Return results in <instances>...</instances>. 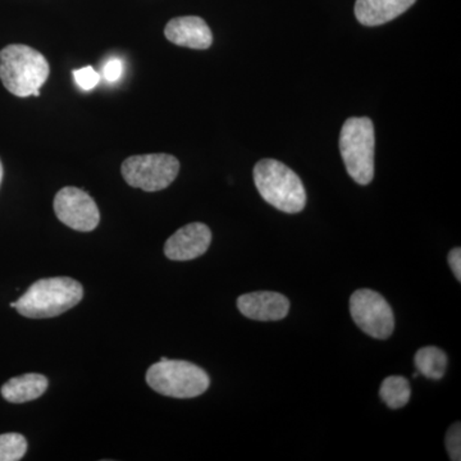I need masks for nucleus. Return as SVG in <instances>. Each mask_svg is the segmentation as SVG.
<instances>
[{
	"label": "nucleus",
	"mask_w": 461,
	"mask_h": 461,
	"mask_svg": "<svg viewBox=\"0 0 461 461\" xmlns=\"http://www.w3.org/2000/svg\"><path fill=\"white\" fill-rule=\"evenodd\" d=\"M238 308L249 320L275 321L287 317L290 302L282 294L257 291L240 296Z\"/></svg>",
	"instance_id": "nucleus-10"
},
{
	"label": "nucleus",
	"mask_w": 461,
	"mask_h": 461,
	"mask_svg": "<svg viewBox=\"0 0 461 461\" xmlns=\"http://www.w3.org/2000/svg\"><path fill=\"white\" fill-rule=\"evenodd\" d=\"M415 366L420 375L429 379L444 378L447 369V355L436 346H426L415 354Z\"/></svg>",
	"instance_id": "nucleus-14"
},
{
	"label": "nucleus",
	"mask_w": 461,
	"mask_h": 461,
	"mask_svg": "<svg viewBox=\"0 0 461 461\" xmlns=\"http://www.w3.org/2000/svg\"><path fill=\"white\" fill-rule=\"evenodd\" d=\"M417 0H357L355 16L364 26H381L402 16Z\"/></svg>",
	"instance_id": "nucleus-12"
},
{
	"label": "nucleus",
	"mask_w": 461,
	"mask_h": 461,
	"mask_svg": "<svg viewBox=\"0 0 461 461\" xmlns=\"http://www.w3.org/2000/svg\"><path fill=\"white\" fill-rule=\"evenodd\" d=\"M27 441L20 433L0 435V461H18L25 456Z\"/></svg>",
	"instance_id": "nucleus-16"
},
{
	"label": "nucleus",
	"mask_w": 461,
	"mask_h": 461,
	"mask_svg": "<svg viewBox=\"0 0 461 461\" xmlns=\"http://www.w3.org/2000/svg\"><path fill=\"white\" fill-rule=\"evenodd\" d=\"M165 35L173 44L190 50H208L213 42L211 29L196 16L173 18L167 23Z\"/></svg>",
	"instance_id": "nucleus-11"
},
{
	"label": "nucleus",
	"mask_w": 461,
	"mask_h": 461,
	"mask_svg": "<svg viewBox=\"0 0 461 461\" xmlns=\"http://www.w3.org/2000/svg\"><path fill=\"white\" fill-rule=\"evenodd\" d=\"M54 212L67 227L80 232H90L98 227V205L86 191L77 187H63L54 198Z\"/></svg>",
	"instance_id": "nucleus-8"
},
{
	"label": "nucleus",
	"mask_w": 461,
	"mask_h": 461,
	"mask_svg": "<svg viewBox=\"0 0 461 461\" xmlns=\"http://www.w3.org/2000/svg\"><path fill=\"white\" fill-rule=\"evenodd\" d=\"M180 162L169 154H147L127 158L122 163L124 181L135 189L154 193L165 190L177 177Z\"/></svg>",
	"instance_id": "nucleus-6"
},
{
	"label": "nucleus",
	"mask_w": 461,
	"mask_h": 461,
	"mask_svg": "<svg viewBox=\"0 0 461 461\" xmlns=\"http://www.w3.org/2000/svg\"><path fill=\"white\" fill-rule=\"evenodd\" d=\"M2 180H3V166H2V162H0V184H2Z\"/></svg>",
	"instance_id": "nucleus-21"
},
{
	"label": "nucleus",
	"mask_w": 461,
	"mask_h": 461,
	"mask_svg": "<svg viewBox=\"0 0 461 461\" xmlns=\"http://www.w3.org/2000/svg\"><path fill=\"white\" fill-rule=\"evenodd\" d=\"M48 378L38 373L14 377L5 382L2 387V396L12 403H23L32 402L44 395L48 390Z\"/></svg>",
	"instance_id": "nucleus-13"
},
{
	"label": "nucleus",
	"mask_w": 461,
	"mask_h": 461,
	"mask_svg": "<svg viewBox=\"0 0 461 461\" xmlns=\"http://www.w3.org/2000/svg\"><path fill=\"white\" fill-rule=\"evenodd\" d=\"M446 448H447L451 460H461V427L459 421L454 423L446 433Z\"/></svg>",
	"instance_id": "nucleus-17"
},
{
	"label": "nucleus",
	"mask_w": 461,
	"mask_h": 461,
	"mask_svg": "<svg viewBox=\"0 0 461 461\" xmlns=\"http://www.w3.org/2000/svg\"><path fill=\"white\" fill-rule=\"evenodd\" d=\"M212 242L211 229L204 223L187 224L167 240L165 254L175 262H187L206 253Z\"/></svg>",
	"instance_id": "nucleus-9"
},
{
	"label": "nucleus",
	"mask_w": 461,
	"mask_h": 461,
	"mask_svg": "<svg viewBox=\"0 0 461 461\" xmlns=\"http://www.w3.org/2000/svg\"><path fill=\"white\" fill-rule=\"evenodd\" d=\"M84 287L69 277L36 281L16 302V311L32 320L58 317L83 300Z\"/></svg>",
	"instance_id": "nucleus-1"
},
{
	"label": "nucleus",
	"mask_w": 461,
	"mask_h": 461,
	"mask_svg": "<svg viewBox=\"0 0 461 461\" xmlns=\"http://www.w3.org/2000/svg\"><path fill=\"white\" fill-rule=\"evenodd\" d=\"M254 182L260 196L285 213H300L306 205L304 185L293 169L276 159H262L254 167Z\"/></svg>",
	"instance_id": "nucleus-3"
},
{
	"label": "nucleus",
	"mask_w": 461,
	"mask_h": 461,
	"mask_svg": "<svg viewBox=\"0 0 461 461\" xmlns=\"http://www.w3.org/2000/svg\"><path fill=\"white\" fill-rule=\"evenodd\" d=\"M350 313L357 326L371 338L387 339L395 330L393 308L381 294L368 288L351 295Z\"/></svg>",
	"instance_id": "nucleus-7"
},
{
	"label": "nucleus",
	"mask_w": 461,
	"mask_h": 461,
	"mask_svg": "<svg viewBox=\"0 0 461 461\" xmlns=\"http://www.w3.org/2000/svg\"><path fill=\"white\" fill-rule=\"evenodd\" d=\"M122 72V60L118 59V58L109 59L108 62L105 63L104 68H103V75H104V78L108 83H115V81L120 80Z\"/></svg>",
	"instance_id": "nucleus-19"
},
{
	"label": "nucleus",
	"mask_w": 461,
	"mask_h": 461,
	"mask_svg": "<svg viewBox=\"0 0 461 461\" xmlns=\"http://www.w3.org/2000/svg\"><path fill=\"white\" fill-rule=\"evenodd\" d=\"M375 126L371 118H348L339 135V150L348 176L357 184H371L375 177Z\"/></svg>",
	"instance_id": "nucleus-4"
},
{
	"label": "nucleus",
	"mask_w": 461,
	"mask_h": 461,
	"mask_svg": "<svg viewBox=\"0 0 461 461\" xmlns=\"http://www.w3.org/2000/svg\"><path fill=\"white\" fill-rule=\"evenodd\" d=\"M379 396L388 408L402 409L411 400V384L402 375H391L382 382Z\"/></svg>",
	"instance_id": "nucleus-15"
},
{
	"label": "nucleus",
	"mask_w": 461,
	"mask_h": 461,
	"mask_svg": "<svg viewBox=\"0 0 461 461\" xmlns=\"http://www.w3.org/2000/svg\"><path fill=\"white\" fill-rule=\"evenodd\" d=\"M448 266L457 281H461V249L455 248L448 254Z\"/></svg>",
	"instance_id": "nucleus-20"
},
{
	"label": "nucleus",
	"mask_w": 461,
	"mask_h": 461,
	"mask_svg": "<svg viewBox=\"0 0 461 461\" xmlns=\"http://www.w3.org/2000/svg\"><path fill=\"white\" fill-rule=\"evenodd\" d=\"M50 74L47 58L32 47L12 44L0 50V80L18 98H27L41 90Z\"/></svg>",
	"instance_id": "nucleus-2"
},
{
	"label": "nucleus",
	"mask_w": 461,
	"mask_h": 461,
	"mask_svg": "<svg viewBox=\"0 0 461 461\" xmlns=\"http://www.w3.org/2000/svg\"><path fill=\"white\" fill-rule=\"evenodd\" d=\"M76 84L83 90H93L99 84L100 75L93 67L87 66L74 71Z\"/></svg>",
	"instance_id": "nucleus-18"
},
{
	"label": "nucleus",
	"mask_w": 461,
	"mask_h": 461,
	"mask_svg": "<svg viewBox=\"0 0 461 461\" xmlns=\"http://www.w3.org/2000/svg\"><path fill=\"white\" fill-rule=\"evenodd\" d=\"M149 386L163 396L193 399L203 395L211 384L208 373L185 360H159L147 372Z\"/></svg>",
	"instance_id": "nucleus-5"
}]
</instances>
